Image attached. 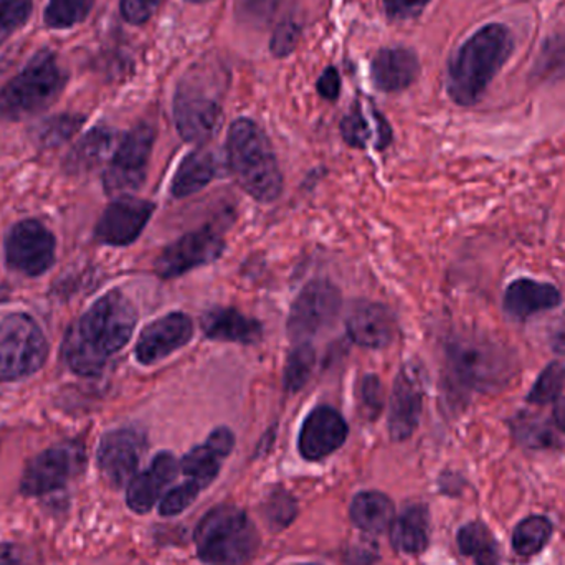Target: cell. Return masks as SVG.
Returning a JSON list of instances; mask_svg holds the SVG:
<instances>
[{
	"instance_id": "cell-20",
	"label": "cell",
	"mask_w": 565,
	"mask_h": 565,
	"mask_svg": "<svg viewBox=\"0 0 565 565\" xmlns=\"http://www.w3.org/2000/svg\"><path fill=\"white\" fill-rule=\"evenodd\" d=\"M179 465L174 455L162 451L156 455L151 467L142 473L136 475L126 491V503L129 510L138 514H146L154 508L161 497L162 490L178 477Z\"/></svg>"
},
{
	"instance_id": "cell-42",
	"label": "cell",
	"mask_w": 565,
	"mask_h": 565,
	"mask_svg": "<svg viewBox=\"0 0 565 565\" xmlns=\"http://www.w3.org/2000/svg\"><path fill=\"white\" fill-rule=\"evenodd\" d=\"M299 36H301V25H299L298 20L288 17L275 30L270 43L271 52L277 56L289 55L298 45Z\"/></svg>"
},
{
	"instance_id": "cell-16",
	"label": "cell",
	"mask_w": 565,
	"mask_h": 565,
	"mask_svg": "<svg viewBox=\"0 0 565 565\" xmlns=\"http://www.w3.org/2000/svg\"><path fill=\"white\" fill-rule=\"evenodd\" d=\"M424 408V384L414 365L398 372L388 407V434L392 440L404 441L417 430Z\"/></svg>"
},
{
	"instance_id": "cell-15",
	"label": "cell",
	"mask_w": 565,
	"mask_h": 565,
	"mask_svg": "<svg viewBox=\"0 0 565 565\" xmlns=\"http://www.w3.org/2000/svg\"><path fill=\"white\" fill-rule=\"evenodd\" d=\"M154 212L152 202L142 199L119 198L108 205L96 225V241L113 247H125L141 235Z\"/></svg>"
},
{
	"instance_id": "cell-7",
	"label": "cell",
	"mask_w": 565,
	"mask_h": 565,
	"mask_svg": "<svg viewBox=\"0 0 565 565\" xmlns=\"http://www.w3.org/2000/svg\"><path fill=\"white\" fill-rule=\"evenodd\" d=\"M49 354L45 335L23 312L0 319V382L20 381L43 367Z\"/></svg>"
},
{
	"instance_id": "cell-27",
	"label": "cell",
	"mask_w": 565,
	"mask_h": 565,
	"mask_svg": "<svg viewBox=\"0 0 565 565\" xmlns=\"http://www.w3.org/2000/svg\"><path fill=\"white\" fill-rule=\"evenodd\" d=\"M116 145V132L106 126L92 129L83 136L65 159V169L70 174H79L98 168Z\"/></svg>"
},
{
	"instance_id": "cell-31",
	"label": "cell",
	"mask_w": 565,
	"mask_h": 565,
	"mask_svg": "<svg viewBox=\"0 0 565 565\" xmlns=\"http://www.w3.org/2000/svg\"><path fill=\"white\" fill-rule=\"evenodd\" d=\"M96 0H49L43 20L50 29H72L88 19Z\"/></svg>"
},
{
	"instance_id": "cell-29",
	"label": "cell",
	"mask_w": 565,
	"mask_h": 565,
	"mask_svg": "<svg viewBox=\"0 0 565 565\" xmlns=\"http://www.w3.org/2000/svg\"><path fill=\"white\" fill-rule=\"evenodd\" d=\"M458 550L477 565L501 564V547L490 527L480 521L465 524L457 534Z\"/></svg>"
},
{
	"instance_id": "cell-28",
	"label": "cell",
	"mask_w": 565,
	"mask_h": 565,
	"mask_svg": "<svg viewBox=\"0 0 565 565\" xmlns=\"http://www.w3.org/2000/svg\"><path fill=\"white\" fill-rule=\"evenodd\" d=\"M217 172V162L207 151H194L185 156L171 182V194L178 199L189 198L211 184Z\"/></svg>"
},
{
	"instance_id": "cell-1",
	"label": "cell",
	"mask_w": 565,
	"mask_h": 565,
	"mask_svg": "<svg viewBox=\"0 0 565 565\" xmlns=\"http://www.w3.org/2000/svg\"><path fill=\"white\" fill-rule=\"evenodd\" d=\"M138 322V312L128 296L109 291L70 326L63 342V358L75 374L98 375L109 359L121 351Z\"/></svg>"
},
{
	"instance_id": "cell-40",
	"label": "cell",
	"mask_w": 565,
	"mask_h": 565,
	"mask_svg": "<svg viewBox=\"0 0 565 565\" xmlns=\"http://www.w3.org/2000/svg\"><path fill=\"white\" fill-rule=\"evenodd\" d=\"M202 488L199 487L194 481L188 480L185 483L179 484L174 490L168 491L162 498L161 504H159V513L162 516H178V514L184 513L195 498L201 493Z\"/></svg>"
},
{
	"instance_id": "cell-5",
	"label": "cell",
	"mask_w": 565,
	"mask_h": 565,
	"mask_svg": "<svg viewBox=\"0 0 565 565\" xmlns=\"http://www.w3.org/2000/svg\"><path fill=\"white\" fill-rule=\"evenodd\" d=\"M194 541L199 557L207 565H245L260 546L250 518L232 504L209 511L195 530Z\"/></svg>"
},
{
	"instance_id": "cell-10",
	"label": "cell",
	"mask_w": 565,
	"mask_h": 565,
	"mask_svg": "<svg viewBox=\"0 0 565 565\" xmlns=\"http://www.w3.org/2000/svg\"><path fill=\"white\" fill-rule=\"evenodd\" d=\"M341 305V292L332 282L318 280L306 285L289 312L288 332L292 341L309 342L308 339L328 329Z\"/></svg>"
},
{
	"instance_id": "cell-2",
	"label": "cell",
	"mask_w": 565,
	"mask_h": 565,
	"mask_svg": "<svg viewBox=\"0 0 565 565\" xmlns=\"http://www.w3.org/2000/svg\"><path fill=\"white\" fill-rule=\"evenodd\" d=\"M513 49V33L508 26L490 23L478 30L451 60L447 79L450 98L460 106L480 102Z\"/></svg>"
},
{
	"instance_id": "cell-11",
	"label": "cell",
	"mask_w": 565,
	"mask_h": 565,
	"mask_svg": "<svg viewBox=\"0 0 565 565\" xmlns=\"http://www.w3.org/2000/svg\"><path fill=\"white\" fill-rule=\"evenodd\" d=\"M174 121L184 141L202 145L221 129L224 115L214 96L194 82L181 83L174 98Z\"/></svg>"
},
{
	"instance_id": "cell-35",
	"label": "cell",
	"mask_w": 565,
	"mask_h": 565,
	"mask_svg": "<svg viewBox=\"0 0 565 565\" xmlns=\"http://www.w3.org/2000/svg\"><path fill=\"white\" fill-rule=\"evenodd\" d=\"M32 9L33 0H0V45L29 22Z\"/></svg>"
},
{
	"instance_id": "cell-50",
	"label": "cell",
	"mask_w": 565,
	"mask_h": 565,
	"mask_svg": "<svg viewBox=\"0 0 565 565\" xmlns=\"http://www.w3.org/2000/svg\"><path fill=\"white\" fill-rule=\"evenodd\" d=\"M302 565H318V564H302Z\"/></svg>"
},
{
	"instance_id": "cell-26",
	"label": "cell",
	"mask_w": 565,
	"mask_h": 565,
	"mask_svg": "<svg viewBox=\"0 0 565 565\" xmlns=\"http://www.w3.org/2000/svg\"><path fill=\"white\" fill-rule=\"evenodd\" d=\"M352 523L359 530L371 534H382L391 530L395 521V507L391 498L379 491H364L352 500Z\"/></svg>"
},
{
	"instance_id": "cell-36",
	"label": "cell",
	"mask_w": 565,
	"mask_h": 565,
	"mask_svg": "<svg viewBox=\"0 0 565 565\" xmlns=\"http://www.w3.org/2000/svg\"><path fill=\"white\" fill-rule=\"evenodd\" d=\"M514 434L521 444L530 448H553L557 445L556 435L551 431L543 422L534 420V418H524L514 425Z\"/></svg>"
},
{
	"instance_id": "cell-9",
	"label": "cell",
	"mask_w": 565,
	"mask_h": 565,
	"mask_svg": "<svg viewBox=\"0 0 565 565\" xmlns=\"http://www.w3.org/2000/svg\"><path fill=\"white\" fill-rule=\"evenodd\" d=\"M85 467V451L78 445H58L36 455L20 480L23 497H46L62 490Z\"/></svg>"
},
{
	"instance_id": "cell-33",
	"label": "cell",
	"mask_w": 565,
	"mask_h": 565,
	"mask_svg": "<svg viewBox=\"0 0 565 565\" xmlns=\"http://www.w3.org/2000/svg\"><path fill=\"white\" fill-rule=\"evenodd\" d=\"M315 362L316 354L312 345L309 342H296L286 361L285 377H282L286 391L296 392L302 388L311 377Z\"/></svg>"
},
{
	"instance_id": "cell-3",
	"label": "cell",
	"mask_w": 565,
	"mask_h": 565,
	"mask_svg": "<svg viewBox=\"0 0 565 565\" xmlns=\"http://www.w3.org/2000/svg\"><path fill=\"white\" fill-rule=\"evenodd\" d=\"M227 156L232 174L255 201L274 202L280 198V166L267 135L257 122L242 118L231 126Z\"/></svg>"
},
{
	"instance_id": "cell-47",
	"label": "cell",
	"mask_w": 565,
	"mask_h": 565,
	"mask_svg": "<svg viewBox=\"0 0 565 565\" xmlns=\"http://www.w3.org/2000/svg\"><path fill=\"white\" fill-rule=\"evenodd\" d=\"M553 420L557 430L565 434V398L554 402Z\"/></svg>"
},
{
	"instance_id": "cell-39",
	"label": "cell",
	"mask_w": 565,
	"mask_h": 565,
	"mask_svg": "<svg viewBox=\"0 0 565 565\" xmlns=\"http://www.w3.org/2000/svg\"><path fill=\"white\" fill-rule=\"evenodd\" d=\"M341 135L352 148L364 149L372 139V126L361 106H355L341 122Z\"/></svg>"
},
{
	"instance_id": "cell-24",
	"label": "cell",
	"mask_w": 565,
	"mask_h": 565,
	"mask_svg": "<svg viewBox=\"0 0 565 565\" xmlns=\"http://www.w3.org/2000/svg\"><path fill=\"white\" fill-rule=\"evenodd\" d=\"M202 329L209 339L238 344H255L264 334L260 322L234 308H215L205 312Z\"/></svg>"
},
{
	"instance_id": "cell-38",
	"label": "cell",
	"mask_w": 565,
	"mask_h": 565,
	"mask_svg": "<svg viewBox=\"0 0 565 565\" xmlns=\"http://www.w3.org/2000/svg\"><path fill=\"white\" fill-rule=\"evenodd\" d=\"M282 0H237V17L252 26H265L274 20Z\"/></svg>"
},
{
	"instance_id": "cell-4",
	"label": "cell",
	"mask_w": 565,
	"mask_h": 565,
	"mask_svg": "<svg viewBox=\"0 0 565 565\" xmlns=\"http://www.w3.org/2000/svg\"><path fill=\"white\" fill-rule=\"evenodd\" d=\"M68 75L55 53L39 52L0 89V118L23 121L46 111L62 96Z\"/></svg>"
},
{
	"instance_id": "cell-13",
	"label": "cell",
	"mask_w": 565,
	"mask_h": 565,
	"mask_svg": "<svg viewBox=\"0 0 565 565\" xmlns=\"http://www.w3.org/2000/svg\"><path fill=\"white\" fill-rule=\"evenodd\" d=\"M224 248V241L214 228L191 232L164 248L156 260V274L162 280L182 277L195 268L217 260Z\"/></svg>"
},
{
	"instance_id": "cell-21",
	"label": "cell",
	"mask_w": 565,
	"mask_h": 565,
	"mask_svg": "<svg viewBox=\"0 0 565 565\" xmlns=\"http://www.w3.org/2000/svg\"><path fill=\"white\" fill-rule=\"evenodd\" d=\"M234 445L235 437L231 428H217L209 435L204 445L195 447L182 458V473L204 490L217 478L222 460L232 454Z\"/></svg>"
},
{
	"instance_id": "cell-37",
	"label": "cell",
	"mask_w": 565,
	"mask_h": 565,
	"mask_svg": "<svg viewBox=\"0 0 565 565\" xmlns=\"http://www.w3.org/2000/svg\"><path fill=\"white\" fill-rule=\"evenodd\" d=\"M296 501L286 491H275L264 504V518L275 530H282L295 520Z\"/></svg>"
},
{
	"instance_id": "cell-49",
	"label": "cell",
	"mask_w": 565,
	"mask_h": 565,
	"mask_svg": "<svg viewBox=\"0 0 565 565\" xmlns=\"http://www.w3.org/2000/svg\"><path fill=\"white\" fill-rule=\"evenodd\" d=\"M188 2L201 3V2H209V0H188Z\"/></svg>"
},
{
	"instance_id": "cell-32",
	"label": "cell",
	"mask_w": 565,
	"mask_h": 565,
	"mask_svg": "<svg viewBox=\"0 0 565 565\" xmlns=\"http://www.w3.org/2000/svg\"><path fill=\"white\" fill-rule=\"evenodd\" d=\"M85 118L76 115H58L46 119L33 129V139L40 148H58L63 142L72 139L82 128Z\"/></svg>"
},
{
	"instance_id": "cell-14",
	"label": "cell",
	"mask_w": 565,
	"mask_h": 565,
	"mask_svg": "<svg viewBox=\"0 0 565 565\" xmlns=\"http://www.w3.org/2000/svg\"><path fill=\"white\" fill-rule=\"evenodd\" d=\"M146 450V438L135 428H119L103 437L98 448V468L111 487L131 483Z\"/></svg>"
},
{
	"instance_id": "cell-8",
	"label": "cell",
	"mask_w": 565,
	"mask_h": 565,
	"mask_svg": "<svg viewBox=\"0 0 565 565\" xmlns=\"http://www.w3.org/2000/svg\"><path fill=\"white\" fill-rule=\"evenodd\" d=\"M154 139V128L149 125H138L122 138L103 178L109 195L125 198L128 192L141 188Z\"/></svg>"
},
{
	"instance_id": "cell-22",
	"label": "cell",
	"mask_w": 565,
	"mask_h": 565,
	"mask_svg": "<svg viewBox=\"0 0 565 565\" xmlns=\"http://www.w3.org/2000/svg\"><path fill=\"white\" fill-rule=\"evenodd\" d=\"M563 301L559 289L551 282H541L521 278L511 282L504 292L503 308L518 321H526L537 312L556 308Z\"/></svg>"
},
{
	"instance_id": "cell-46",
	"label": "cell",
	"mask_w": 565,
	"mask_h": 565,
	"mask_svg": "<svg viewBox=\"0 0 565 565\" xmlns=\"http://www.w3.org/2000/svg\"><path fill=\"white\" fill-rule=\"evenodd\" d=\"M0 565H25L22 556L17 553L12 544H2L0 546Z\"/></svg>"
},
{
	"instance_id": "cell-18",
	"label": "cell",
	"mask_w": 565,
	"mask_h": 565,
	"mask_svg": "<svg viewBox=\"0 0 565 565\" xmlns=\"http://www.w3.org/2000/svg\"><path fill=\"white\" fill-rule=\"evenodd\" d=\"M348 434V424L342 415L322 405L315 408L302 424L298 438L299 454L308 461L322 460L344 445Z\"/></svg>"
},
{
	"instance_id": "cell-6",
	"label": "cell",
	"mask_w": 565,
	"mask_h": 565,
	"mask_svg": "<svg viewBox=\"0 0 565 565\" xmlns=\"http://www.w3.org/2000/svg\"><path fill=\"white\" fill-rule=\"evenodd\" d=\"M448 361L458 381L473 391L501 387L513 374L508 352L483 335H457L448 344Z\"/></svg>"
},
{
	"instance_id": "cell-25",
	"label": "cell",
	"mask_w": 565,
	"mask_h": 565,
	"mask_svg": "<svg viewBox=\"0 0 565 565\" xmlns=\"http://www.w3.org/2000/svg\"><path fill=\"white\" fill-rule=\"evenodd\" d=\"M391 540L398 553L412 556L424 553L430 541V516L427 507H408L392 524Z\"/></svg>"
},
{
	"instance_id": "cell-30",
	"label": "cell",
	"mask_w": 565,
	"mask_h": 565,
	"mask_svg": "<svg viewBox=\"0 0 565 565\" xmlns=\"http://www.w3.org/2000/svg\"><path fill=\"white\" fill-rule=\"evenodd\" d=\"M554 526L550 518L533 514L524 518L513 531V550L520 557L537 556L553 537Z\"/></svg>"
},
{
	"instance_id": "cell-41",
	"label": "cell",
	"mask_w": 565,
	"mask_h": 565,
	"mask_svg": "<svg viewBox=\"0 0 565 565\" xmlns=\"http://www.w3.org/2000/svg\"><path fill=\"white\" fill-rule=\"evenodd\" d=\"M359 401H361L364 414L372 418L377 417L382 405H384V387H382L377 375L369 374L362 379L361 385H359Z\"/></svg>"
},
{
	"instance_id": "cell-34",
	"label": "cell",
	"mask_w": 565,
	"mask_h": 565,
	"mask_svg": "<svg viewBox=\"0 0 565 565\" xmlns=\"http://www.w3.org/2000/svg\"><path fill=\"white\" fill-rule=\"evenodd\" d=\"M565 384V365L561 362H551L533 385L527 395V402L534 405L554 404L559 401Z\"/></svg>"
},
{
	"instance_id": "cell-44",
	"label": "cell",
	"mask_w": 565,
	"mask_h": 565,
	"mask_svg": "<svg viewBox=\"0 0 565 565\" xmlns=\"http://www.w3.org/2000/svg\"><path fill=\"white\" fill-rule=\"evenodd\" d=\"M385 12L391 19L407 20L420 15L430 0H382Z\"/></svg>"
},
{
	"instance_id": "cell-43",
	"label": "cell",
	"mask_w": 565,
	"mask_h": 565,
	"mask_svg": "<svg viewBox=\"0 0 565 565\" xmlns=\"http://www.w3.org/2000/svg\"><path fill=\"white\" fill-rule=\"evenodd\" d=\"M164 0H119L122 19L132 25L148 22Z\"/></svg>"
},
{
	"instance_id": "cell-12",
	"label": "cell",
	"mask_w": 565,
	"mask_h": 565,
	"mask_svg": "<svg viewBox=\"0 0 565 565\" xmlns=\"http://www.w3.org/2000/svg\"><path fill=\"white\" fill-rule=\"evenodd\" d=\"M55 237L39 221L13 225L6 237V260L25 277H40L55 262Z\"/></svg>"
},
{
	"instance_id": "cell-48",
	"label": "cell",
	"mask_w": 565,
	"mask_h": 565,
	"mask_svg": "<svg viewBox=\"0 0 565 565\" xmlns=\"http://www.w3.org/2000/svg\"><path fill=\"white\" fill-rule=\"evenodd\" d=\"M551 342H553L554 351L559 352V354H565V322L561 324L557 331H554Z\"/></svg>"
},
{
	"instance_id": "cell-23",
	"label": "cell",
	"mask_w": 565,
	"mask_h": 565,
	"mask_svg": "<svg viewBox=\"0 0 565 565\" xmlns=\"http://www.w3.org/2000/svg\"><path fill=\"white\" fill-rule=\"evenodd\" d=\"M371 73L381 92H402L417 79L420 63L412 50L384 49L372 60Z\"/></svg>"
},
{
	"instance_id": "cell-17",
	"label": "cell",
	"mask_w": 565,
	"mask_h": 565,
	"mask_svg": "<svg viewBox=\"0 0 565 565\" xmlns=\"http://www.w3.org/2000/svg\"><path fill=\"white\" fill-rule=\"evenodd\" d=\"M194 334V324L182 312H169L142 329L136 344V359L151 365L184 348Z\"/></svg>"
},
{
	"instance_id": "cell-19",
	"label": "cell",
	"mask_w": 565,
	"mask_h": 565,
	"mask_svg": "<svg viewBox=\"0 0 565 565\" xmlns=\"http://www.w3.org/2000/svg\"><path fill=\"white\" fill-rule=\"evenodd\" d=\"M349 338L367 349H384L394 341L395 321L379 302L358 301L345 319Z\"/></svg>"
},
{
	"instance_id": "cell-45",
	"label": "cell",
	"mask_w": 565,
	"mask_h": 565,
	"mask_svg": "<svg viewBox=\"0 0 565 565\" xmlns=\"http://www.w3.org/2000/svg\"><path fill=\"white\" fill-rule=\"evenodd\" d=\"M318 92L322 98L329 99V102H334L338 98L339 92H341V78H339L338 70L334 66H329L319 76Z\"/></svg>"
}]
</instances>
